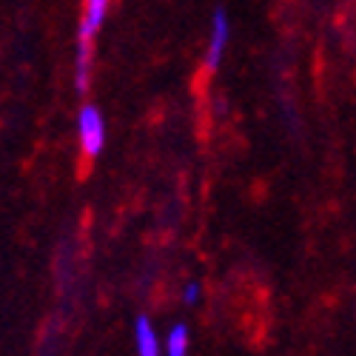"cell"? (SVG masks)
Here are the masks:
<instances>
[{"label":"cell","mask_w":356,"mask_h":356,"mask_svg":"<svg viewBox=\"0 0 356 356\" xmlns=\"http://www.w3.org/2000/svg\"><path fill=\"white\" fill-rule=\"evenodd\" d=\"M228 38H231V23H228V12L222 6H217L214 12V23H211V40H209V51H205V69L214 72L220 69L222 63V54H225V46H228Z\"/></svg>","instance_id":"cell-2"},{"label":"cell","mask_w":356,"mask_h":356,"mask_svg":"<svg viewBox=\"0 0 356 356\" xmlns=\"http://www.w3.org/2000/svg\"><path fill=\"white\" fill-rule=\"evenodd\" d=\"M88 80H92V40H77V57H74V92L86 95Z\"/></svg>","instance_id":"cell-3"},{"label":"cell","mask_w":356,"mask_h":356,"mask_svg":"<svg viewBox=\"0 0 356 356\" xmlns=\"http://www.w3.org/2000/svg\"><path fill=\"white\" fill-rule=\"evenodd\" d=\"M134 342H137V353L140 356H157L160 353V339L152 328L148 316H137L134 322Z\"/></svg>","instance_id":"cell-5"},{"label":"cell","mask_w":356,"mask_h":356,"mask_svg":"<svg viewBox=\"0 0 356 356\" xmlns=\"http://www.w3.org/2000/svg\"><path fill=\"white\" fill-rule=\"evenodd\" d=\"M77 129H80V143L86 157H100L103 145H106V123L97 106H83L80 117H77Z\"/></svg>","instance_id":"cell-1"},{"label":"cell","mask_w":356,"mask_h":356,"mask_svg":"<svg viewBox=\"0 0 356 356\" xmlns=\"http://www.w3.org/2000/svg\"><path fill=\"white\" fill-rule=\"evenodd\" d=\"M200 282H188L186 285V291H183V300H186V305H197V300H200Z\"/></svg>","instance_id":"cell-7"},{"label":"cell","mask_w":356,"mask_h":356,"mask_svg":"<svg viewBox=\"0 0 356 356\" xmlns=\"http://www.w3.org/2000/svg\"><path fill=\"white\" fill-rule=\"evenodd\" d=\"M106 9H108V0H86V15L80 23L77 40H95L100 23L106 20Z\"/></svg>","instance_id":"cell-4"},{"label":"cell","mask_w":356,"mask_h":356,"mask_svg":"<svg viewBox=\"0 0 356 356\" xmlns=\"http://www.w3.org/2000/svg\"><path fill=\"white\" fill-rule=\"evenodd\" d=\"M188 328L186 325H174V328L168 331V339H165V353L171 356H186L188 353Z\"/></svg>","instance_id":"cell-6"}]
</instances>
